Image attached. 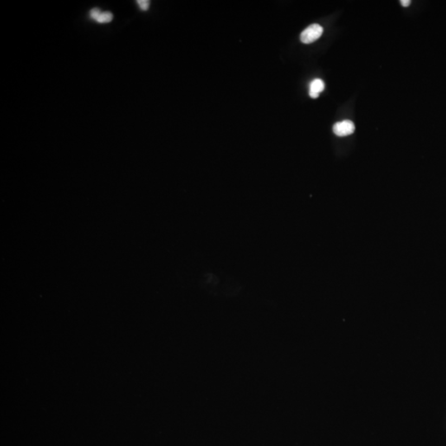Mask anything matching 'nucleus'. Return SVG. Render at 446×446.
<instances>
[{"label": "nucleus", "mask_w": 446, "mask_h": 446, "mask_svg": "<svg viewBox=\"0 0 446 446\" xmlns=\"http://www.w3.org/2000/svg\"><path fill=\"white\" fill-rule=\"evenodd\" d=\"M325 89V84L321 79L312 80L309 86V95L312 99H318L319 94Z\"/></svg>", "instance_id": "nucleus-4"}, {"label": "nucleus", "mask_w": 446, "mask_h": 446, "mask_svg": "<svg viewBox=\"0 0 446 446\" xmlns=\"http://www.w3.org/2000/svg\"><path fill=\"white\" fill-rule=\"evenodd\" d=\"M137 3L139 6V8H141V10L146 11V10H148L149 7H150L151 2L148 1V0H138V1H137Z\"/></svg>", "instance_id": "nucleus-5"}, {"label": "nucleus", "mask_w": 446, "mask_h": 446, "mask_svg": "<svg viewBox=\"0 0 446 446\" xmlns=\"http://www.w3.org/2000/svg\"><path fill=\"white\" fill-rule=\"evenodd\" d=\"M91 19L99 23H108L113 19V15L110 12H102L99 8H93L89 12Z\"/></svg>", "instance_id": "nucleus-3"}, {"label": "nucleus", "mask_w": 446, "mask_h": 446, "mask_svg": "<svg viewBox=\"0 0 446 446\" xmlns=\"http://www.w3.org/2000/svg\"><path fill=\"white\" fill-rule=\"evenodd\" d=\"M323 33V28L318 23L310 25L300 35V40L304 44H310L320 38Z\"/></svg>", "instance_id": "nucleus-1"}, {"label": "nucleus", "mask_w": 446, "mask_h": 446, "mask_svg": "<svg viewBox=\"0 0 446 446\" xmlns=\"http://www.w3.org/2000/svg\"><path fill=\"white\" fill-rule=\"evenodd\" d=\"M356 126L353 122L350 120L342 121L334 124L333 132L338 137H346L353 134Z\"/></svg>", "instance_id": "nucleus-2"}, {"label": "nucleus", "mask_w": 446, "mask_h": 446, "mask_svg": "<svg viewBox=\"0 0 446 446\" xmlns=\"http://www.w3.org/2000/svg\"><path fill=\"white\" fill-rule=\"evenodd\" d=\"M400 3L402 4V7H408L411 2H410V0H402Z\"/></svg>", "instance_id": "nucleus-6"}]
</instances>
